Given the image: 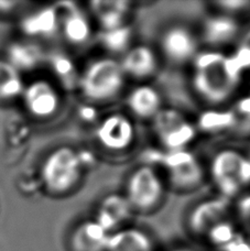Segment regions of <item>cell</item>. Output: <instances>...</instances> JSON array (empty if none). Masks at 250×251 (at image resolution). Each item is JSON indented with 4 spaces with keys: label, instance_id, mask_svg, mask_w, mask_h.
I'll return each mask as SVG.
<instances>
[{
    "label": "cell",
    "instance_id": "9",
    "mask_svg": "<svg viewBox=\"0 0 250 251\" xmlns=\"http://www.w3.org/2000/svg\"><path fill=\"white\" fill-rule=\"evenodd\" d=\"M198 43L194 35L183 26L169 29L162 38V50L170 61L183 63L195 55Z\"/></svg>",
    "mask_w": 250,
    "mask_h": 251
},
{
    "label": "cell",
    "instance_id": "33",
    "mask_svg": "<svg viewBox=\"0 0 250 251\" xmlns=\"http://www.w3.org/2000/svg\"><path fill=\"white\" fill-rule=\"evenodd\" d=\"M223 251H250V244L247 243L246 240L240 238L239 236L229 243L225 247L222 248Z\"/></svg>",
    "mask_w": 250,
    "mask_h": 251
},
{
    "label": "cell",
    "instance_id": "11",
    "mask_svg": "<svg viewBox=\"0 0 250 251\" xmlns=\"http://www.w3.org/2000/svg\"><path fill=\"white\" fill-rule=\"evenodd\" d=\"M120 65L124 73L132 77L144 78L154 73L157 69V60L148 47L139 46L127 52Z\"/></svg>",
    "mask_w": 250,
    "mask_h": 251
},
{
    "label": "cell",
    "instance_id": "22",
    "mask_svg": "<svg viewBox=\"0 0 250 251\" xmlns=\"http://www.w3.org/2000/svg\"><path fill=\"white\" fill-rule=\"evenodd\" d=\"M195 134L196 130L194 126L191 125L189 122H185L178 127L160 134L158 137L166 149L169 151H175L184 149L193 140Z\"/></svg>",
    "mask_w": 250,
    "mask_h": 251
},
{
    "label": "cell",
    "instance_id": "38",
    "mask_svg": "<svg viewBox=\"0 0 250 251\" xmlns=\"http://www.w3.org/2000/svg\"><path fill=\"white\" fill-rule=\"evenodd\" d=\"M173 251H190V250H186V249H182V248H180V249H175V250H173Z\"/></svg>",
    "mask_w": 250,
    "mask_h": 251
},
{
    "label": "cell",
    "instance_id": "29",
    "mask_svg": "<svg viewBox=\"0 0 250 251\" xmlns=\"http://www.w3.org/2000/svg\"><path fill=\"white\" fill-rule=\"evenodd\" d=\"M217 187L220 188L223 195L225 196H234L237 194L240 190L239 181L236 177H225L216 182Z\"/></svg>",
    "mask_w": 250,
    "mask_h": 251
},
{
    "label": "cell",
    "instance_id": "8",
    "mask_svg": "<svg viewBox=\"0 0 250 251\" xmlns=\"http://www.w3.org/2000/svg\"><path fill=\"white\" fill-rule=\"evenodd\" d=\"M228 213V203L223 199L205 201L192 210L189 216V228L195 235H206L217 223L224 221Z\"/></svg>",
    "mask_w": 250,
    "mask_h": 251
},
{
    "label": "cell",
    "instance_id": "34",
    "mask_svg": "<svg viewBox=\"0 0 250 251\" xmlns=\"http://www.w3.org/2000/svg\"><path fill=\"white\" fill-rule=\"evenodd\" d=\"M218 4H220L222 8H225L226 10L237 11L243 10L244 8L250 6V2L244 1V0H229V1H220Z\"/></svg>",
    "mask_w": 250,
    "mask_h": 251
},
{
    "label": "cell",
    "instance_id": "23",
    "mask_svg": "<svg viewBox=\"0 0 250 251\" xmlns=\"http://www.w3.org/2000/svg\"><path fill=\"white\" fill-rule=\"evenodd\" d=\"M101 43L107 50L119 53L126 50L131 39V29L128 25L104 31L101 34Z\"/></svg>",
    "mask_w": 250,
    "mask_h": 251
},
{
    "label": "cell",
    "instance_id": "21",
    "mask_svg": "<svg viewBox=\"0 0 250 251\" xmlns=\"http://www.w3.org/2000/svg\"><path fill=\"white\" fill-rule=\"evenodd\" d=\"M169 177L174 187L187 190L198 186L203 181L204 172L200 164L195 159L190 163L169 171Z\"/></svg>",
    "mask_w": 250,
    "mask_h": 251
},
{
    "label": "cell",
    "instance_id": "18",
    "mask_svg": "<svg viewBox=\"0 0 250 251\" xmlns=\"http://www.w3.org/2000/svg\"><path fill=\"white\" fill-rule=\"evenodd\" d=\"M244 159L245 156L235 150H223L218 152L213 158L211 165L214 181L217 182L225 177L237 178L238 170Z\"/></svg>",
    "mask_w": 250,
    "mask_h": 251
},
{
    "label": "cell",
    "instance_id": "4",
    "mask_svg": "<svg viewBox=\"0 0 250 251\" xmlns=\"http://www.w3.org/2000/svg\"><path fill=\"white\" fill-rule=\"evenodd\" d=\"M225 57L223 61L206 69L195 71L194 88L200 96L212 104H221L228 100L239 83L226 73Z\"/></svg>",
    "mask_w": 250,
    "mask_h": 251
},
{
    "label": "cell",
    "instance_id": "14",
    "mask_svg": "<svg viewBox=\"0 0 250 251\" xmlns=\"http://www.w3.org/2000/svg\"><path fill=\"white\" fill-rule=\"evenodd\" d=\"M238 24L226 16L211 17L205 21L204 40L212 46L224 44L233 40L238 32Z\"/></svg>",
    "mask_w": 250,
    "mask_h": 251
},
{
    "label": "cell",
    "instance_id": "17",
    "mask_svg": "<svg viewBox=\"0 0 250 251\" xmlns=\"http://www.w3.org/2000/svg\"><path fill=\"white\" fill-rule=\"evenodd\" d=\"M62 26L65 38L73 44H83L91 37L92 30L89 21L78 9H71L66 13Z\"/></svg>",
    "mask_w": 250,
    "mask_h": 251
},
{
    "label": "cell",
    "instance_id": "16",
    "mask_svg": "<svg viewBox=\"0 0 250 251\" xmlns=\"http://www.w3.org/2000/svg\"><path fill=\"white\" fill-rule=\"evenodd\" d=\"M42 60V52L35 44L29 42H16L9 47L8 62L21 71L32 70Z\"/></svg>",
    "mask_w": 250,
    "mask_h": 251
},
{
    "label": "cell",
    "instance_id": "25",
    "mask_svg": "<svg viewBox=\"0 0 250 251\" xmlns=\"http://www.w3.org/2000/svg\"><path fill=\"white\" fill-rule=\"evenodd\" d=\"M186 122L180 111L172 108H161L153 117V129L157 136L178 127Z\"/></svg>",
    "mask_w": 250,
    "mask_h": 251
},
{
    "label": "cell",
    "instance_id": "36",
    "mask_svg": "<svg viewBox=\"0 0 250 251\" xmlns=\"http://www.w3.org/2000/svg\"><path fill=\"white\" fill-rule=\"evenodd\" d=\"M18 2L15 1H0V12H9L13 10Z\"/></svg>",
    "mask_w": 250,
    "mask_h": 251
},
{
    "label": "cell",
    "instance_id": "3",
    "mask_svg": "<svg viewBox=\"0 0 250 251\" xmlns=\"http://www.w3.org/2000/svg\"><path fill=\"white\" fill-rule=\"evenodd\" d=\"M163 185L159 176L149 165H142L129 177L126 199L131 208L142 213L154 208L161 201Z\"/></svg>",
    "mask_w": 250,
    "mask_h": 251
},
{
    "label": "cell",
    "instance_id": "1",
    "mask_svg": "<svg viewBox=\"0 0 250 251\" xmlns=\"http://www.w3.org/2000/svg\"><path fill=\"white\" fill-rule=\"evenodd\" d=\"M124 71L117 61L104 57L91 63L79 79L82 93L88 100L105 101L122 91L125 83Z\"/></svg>",
    "mask_w": 250,
    "mask_h": 251
},
{
    "label": "cell",
    "instance_id": "7",
    "mask_svg": "<svg viewBox=\"0 0 250 251\" xmlns=\"http://www.w3.org/2000/svg\"><path fill=\"white\" fill-rule=\"evenodd\" d=\"M110 234L96 221L79 224L71 232L70 251H107Z\"/></svg>",
    "mask_w": 250,
    "mask_h": 251
},
{
    "label": "cell",
    "instance_id": "32",
    "mask_svg": "<svg viewBox=\"0 0 250 251\" xmlns=\"http://www.w3.org/2000/svg\"><path fill=\"white\" fill-rule=\"evenodd\" d=\"M238 212L243 221L250 227V195L244 196L238 203Z\"/></svg>",
    "mask_w": 250,
    "mask_h": 251
},
{
    "label": "cell",
    "instance_id": "13",
    "mask_svg": "<svg viewBox=\"0 0 250 251\" xmlns=\"http://www.w3.org/2000/svg\"><path fill=\"white\" fill-rule=\"evenodd\" d=\"M128 106L138 117H154L155 114L161 109V97L152 87L139 86L129 94Z\"/></svg>",
    "mask_w": 250,
    "mask_h": 251
},
{
    "label": "cell",
    "instance_id": "20",
    "mask_svg": "<svg viewBox=\"0 0 250 251\" xmlns=\"http://www.w3.org/2000/svg\"><path fill=\"white\" fill-rule=\"evenodd\" d=\"M237 116L233 110H206L198 120L199 128L205 132H220L236 126Z\"/></svg>",
    "mask_w": 250,
    "mask_h": 251
},
{
    "label": "cell",
    "instance_id": "35",
    "mask_svg": "<svg viewBox=\"0 0 250 251\" xmlns=\"http://www.w3.org/2000/svg\"><path fill=\"white\" fill-rule=\"evenodd\" d=\"M237 116H242V118L250 119V96L240 100L237 104Z\"/></svg>",
    "mask_w": 250,
    "mask_h": 251
},
{
    "label": "cell",
    "instance_id": "37",
    "mask_svg": "<svg viewBox=\"0 0 250 251\" xmlns=\"http://www.w3.org/2000/svg\"><path fill=\"white\" fill-rule=\"evenodd\" d=\"M242 44H244V46H246V47L250 48V31L246 34V37L244 38Z\"/></svg>",
    "mask_w": 250,
    "mask_h": 251
},
{
    "label": "cell",
    "instance_id": "28",
    "mask_svg": "<svg viewBox=\"0 0 250 251\" xmlns=\"http://www.w3.org/2000/svg\"><path fill=\"white\" fill-rule=\"evenodd\" d=\"M225 55L220 52H202L199 55H196L194 60L195 71L206 69L216 63L224 60Z\"/></svg>",
    "mask_w": 250,
    "mask_h": 251
},
{
    "label": "cell",
    "instance_id": "10",
    "mask_svg": "<svg viewBox=\"0 0 250 251\" xmlns=\"http://www.w3.org/2000/svg\"><path fill=\"white\" fill-rule=\"evenodd\" d=\"M130 210L131 206L126 196L118 194L109 195L101 201L95 221L109 234H113L120 224L129 217L131 213Z\"/></svg>",
    "mask_w": 250,
    "mask_h": 251
},
{
    "label": "cell",
    "instance_id": "15",
    "mask_svg": "<svg viewBox=\"0 0 250 251\" xmlns=\"http://www.w3.org/2000/svg\"><path fill=\"white\" fill-rule=\"evenodd\" d=\"M100 24L105 31L114 30L124 25L125 16L129 10L127 1H94L91 3Z\"/></svg>",
    "mask_w": 250,
    "mask_h": 251
},
{
    "label": "cell",
    "instance_id": "5",
    "mask_svg": "<svg viewBox=\"0 0 250 251\" xmlns=\"http://www.w3.org/2000/svg\"><path fill=\"white\" fill-rule=\"evenodd\" d=\"M22 100L30 115L37 118H48L54 115L60 107L59 92L44 79H38L25 86Z\"/></svg>",
    "mask_w": 250,
    "mask_h": 251
},
{
    "label": "cell",
    "instance_id": "2",
    "mask_svg": "<svg viewBox=\"0 0 250 251\" xmlns=\"http://www.w3.org/2000/svg\"><path fill=\"white\" fill-rule=\"evenodd\" d=\"M82 176V159L70 147L57 148L44 161L41 177L49 191L63 194L77 184Z\"/></svg>",
    "mask_w": 250,
    "mask_h": 251
},
{
    "label": "cell",
    "instance_id": "6",
    "mask_svg": "<svg viewBox=\"0 0 250 251\" xmlns=\"http://www.w3.org/2000/svg\"><path fill=\"white\" fill-rule=\"evenodd\" d=\"M98 142L108 150L120 151L131 145L135 128L130 119L123 114L107 116L96 129Z\"/></svg>",
    "mask_w": 250,
    "mask_h": 251
},
{
    "label": "cell",
    "instance_id": "30",
    "mask_svg": "<svg viewBox=\"0 0 250 251\" xmlns=\"http://www.w3.org/2000/svg\"><path fill=\"white\" fill-rule=\"evenodd\" d=\"M233 57L238 63V65L243 71L250 67V48L244 46V44H240Z\"/></svg>",
    "mask_w": 250,
    "mask_h": 251
},
{
    "label": "cell",
    "instance_id": "27",
    "mask_svg": "<svg viewBox=\"0 0 250 251\" xmlns=\"http://www.w3.org/2000/svg\"><path fill=\"white\" fill-rule=\"evenodd\" d=\"M194 160H195V156L192 154L190 151H186L184 149L168 151L167 153L163 154L161 164L167 168L168 171H171L173 169L180 168L182 165L190 163Z\"/></svg>",
    "mask_w": 250,
    "mask_h": 251
},
{
    "label": "cell",
    "instance_id": "26",
    "mask_svg": "<svg viewBox=\"0 0 250 251\" xmlns=\"http://www.w3.org/2000/svg\"><path fill=\"white\" fill-rule=\"evenodd\" d=\"M207 238L216 247L223 248L231 243L238 235L229 222L222 221L214 225L207 232Z\"/></svg>",
    "mask_w": 250,
    "mask_h": 251
},
{
    "label": "cell",
    "instance_id": "12",
    "mask_svg": "<svg viewBox=\"0 0 250 251\" xmlns=\"http://www.w3.org/2000/svg\"><path fill=\"white\" fill-rule=\"evenodd\" d=\"M153 241L137 228L116 230L110 234L107 251H153Z\"/></svg>",
    "mask_w": 250,
    "mask_h": 251
},
{
    "label": "cell",
    "instance_id": "31",
    "mask_svg": "<svg viewBox=\"0 0 250 251\" xmlns=\"http://www.w3.org/2000/svg\"><path fill=\"white\" fill-rule=\"evenodd\" d=\"M237 178L242 185H247L250 183V159L245 158L238 170Z\"/></svg>",
    "mask_w": 250,
    "mask_h": 251
},
{
    "label": "cell",
    "instance_id": "24",
    "mask_svg": "<svg viewBox=\"0 0 250 251\" xmlns=\"http://www.w3.org/2000/svg\"><path fill=\"white\" fill-rule=\"evenodd\" d=\"M55 12L47 9L46 11L35 13L34 16L30 17L25 21L24 28L28 33H38V34H48L52 32L56 26L55 24Z\"/></svg>",
    "mask_w": 250,
    "mask_h": 251
},
{
    "label": "cell",
    "instance_id": "19",
    "mask_svg": "<svg viewBox=\"0 0 250 251\" xmlns=\"http://www.w3.org/2000/svg\"><path fill=\"white\" fill-rule=\"evenodd\" d=\"M25 89L20 72L8 61L0 60V100H10L22 95Z\"/></svg>",
    "mask_w": 250,
    "mask_h": 251
}]
</instances>
